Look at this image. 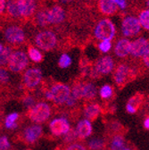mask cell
I'll return each mask as SVG.
<instances>
[{
  "instance_id": "1",
  "label": "cell",
  "mask_w": 149,
  "mask_h": 150,
  "mask_svg": "<svg viewBox=\"0 0 149 150\" xmlns=\"http://www.w3.org/2000/svg\"><path fill=\"white\" fill-rule=\"evenodd\" d=\"M71 90L69 86L63 83H56L51 87L50 90L45 93L47 100H52L57 105L65 104L71 96Z\"/></svg>"
},
{
  "instance_id": "2",
  "label": "cell",
  "mask_w": 149,
  "mask_h": 150,
  "mask_svg": "<svg viewBox=\"0 0 149 150\" xmlns=\"http://www.w3.org/2000/svg\"><path fill=\"white\" fill-rule=\"evenodd\" d=\"M95 36L99 40H112L116 33V28L114 23L110 19H102L100 20L94 30Z\"/></svg>"
},
{
  "instance_id": "3",
  "label": "cell",
  "mask_w": 149,
  "mask_h": 150,
  "mask_svg": "<svg viewBox=\"0 0 149 150\" xmlns=\"http://www.w3.org/2000/svg\"><path fill=\"white\" fill-rule=\"evenodd\" d=\"M97 93V88L94 84L89 82H79L73 86L71 94L77 99H93L96 98Z\"/></svg>"
},
{
  "instance_id": "4",
  "label": "cell",
  "mask_w": 149,
  "mask_h": 150,
  "mask_svg": "<svg viewBox=\"0 0 149 150\" xmlns=\"http://www.w3.org/2000/svg\"><path fill=\"white\" fill-rule=\"evenodd\" d=\"M51 115V107L47 103H38L29 111V118L36 122L41 123L46 122Z\"/></svg>"
},
{
  "instance_id": "5",
  "label": "cell",
  "mask_w": 149,
  "mask_h": 150,
  "mask_svg": "<svg viewBox=\"0 0 149 150\" xmlns=\"http://www.w3.org/2000/svg\"><path fill=\"white\" fill-rule=\"evenodd\" d=\"M35 43L39 48L44 51H51L57 44V38L56 35L50 30H43L37 34Z\"/></svg>"
},
{
  "instance_id": "6",
  "label": "cell",
  "mask_w": 149,
  "mask_h": 150,
  "mask_svg": "<svg viewBox=\"0 0 149 150\" xmlns=\"http://www.w3.org/2000/svg\"><path fill=\"white\" fill-rule=\"evenodd\" d=\"M29 64V57L23 51L13 52L9 63L8 68L11 71L20 72L23 71Z\"/></svg>"
},
{
  "instance_id": "7",
  "label": "cell",
  "mask_w": 149,
  "mask_h": 150,
  "mask_svg": "<svg viewBox=\"0 0 149 150\" xmlns=\"http://www.w3.org/2000/svg\"><path fill=\"white\" fill-rule=\"evenodd\" d=\"M141 27L142 26L138 18L134 16H127L122 21L121 31L122 34L126 37H133L139 33Z\"/></svg>"
},
{
  "instance_id": "8",
  "label": "cell",
  "mask_w": 149,
  "mask_h": 150,
  "mask_svg": "<svg viewBox=\"0 0 149 150\" xmlns=\"http://www.w3.org/2000/svg\"><path fill=\"white\" fill-rule=\"evenodd\" d=\"M49 129L53 135L59 137L62 135H66L71 130V126L65 118L61 117L52 120V122L49 123Z\"/></svg>"
},
{
  "instance_id": "9",
  "label": "cell",
  "mask_w": 149,
  "mask_h": 150,
  "mask_svg": "<svg viewBox=\"0 0 149 150\" xmlns=\"http://www.w3.org/2000/svg\"><path fill=\"white\" fill-rule=\"evenodd\" d=\"M42 79V72L38 68H30L27 70L23 76L24 85L28 88H34L38 86Z\"/></svg>"
},
{
  "instance_id": "10",
  "label": "cell",
  "mask_w": 149,
  "mask_h": 150,
  "mask_svg": "<svg viewBox=\"0 0 149 150\" xmlns=\"http://www.w3.org/2000/svg\"><path fill=\"white\" fill-rule=\"evenodd\" d=\"M6 40L11 44H22L25 40L23 30L19 26H10L5 32Z\"/></svg>"
},
{
  "instance_id": "11",
  "label": "cell",
  "mask_w": 149,
  "mask_h": 150,
  "mask_svg": "<svg viewBox=\"0 0 149 150\" xmlns=\"http://www.w3.org/2000/svg\"><path fill=\"white\" fill-rule=\"evenodd\" d=\"M130 78H133L132 71L126 64H120L115 69L114 74V79L115 83L119 87H122L124 84H126L129 79Z\"/></svg>"
},
{
  "instance_id": "12",
  "label": "cell",
  "mask_w": 149,
  "mask_h": 150,
  "mask_svg": "<svg viewBox=\"0 0 149 150\" xmlns=\"http://www.w3.org/2000/svg\"><path fill=\"white\" fill-rule=\"evenodd\" d=\"M43 129L40 125H30L25 128L23 133V138L27 143H34L42 136Z\"/></svg>"
},
{
  "instance_id": "13",
  "label": "cell",
  "mask_w": 149,
  "mask_h": 150,
  "mask_svg": "<svg viewBox=\"0 0 149 150\" xmlns=\"http://www.w3.org/2000/svg\"><path fill=\"white\" fill-rule=\"evenodd\" d=\"M149 48V40L145 38H138L133 42H131V51L130 54L134 57H141L145 51Z\"/></svg>"
},
{
  "instance_id": "14",
  "label": "cell",
  "mask_w": 149,
  "mask_h": 150,
  "mask_svg": "<svg viewBox=\"0 0 149 150\" xmlns=\"http://www.w3.org/2000/svg\"><path fill=\"white\" fill-rule=\"evenodd\" d=\"M114 62L113 58L109 55H105L101 57L96 63V71L99 74H109L112 71L114 70Z\"/></svg>"
},
{
  "instance_id": "15",
  "label": "cell",
  "mask_w": 149,
  "mask_h": 150,
  "mask_svg": "<svg viewBox=\"0 0 149 150\" xmlns=\"http://www.w3.org/2000/svg\"><path fill=\"white\" fill-rule=\"evenodd\" d=\"M22 17L30 18L37 9V0H18Z\"/></svg>"
},
{
  "instance_id": "16",
  "label": "cell",
  "mask_w": 149,
  "mask_h": 150,
  "mask_svg": "<svg viewBox=\"0 0 149 150\" xmlns=\"http://www.w3.org/2000/svg\"><path fill=\"white\" fill-rule=\"evenodd\" d=\"M92 131L93 129L91 122L88 119L81 120L76 126V132L78 134V138H80L81 139L88 138L92 134Z\"/></svg>"
},
{
  "instance_id": "17",
  "label": "cell",
  "mask_w": 149,
  "mask_h": 150,
  "mask_svg": "<svg viewBox=\"0 0 149 150\" xmlns=\"http://www.w3.org/2000/svg\"><path fill=\"white\" fill-rule=\"evenodd\" d=\"M50 24H59L64 22L65 12L60 6H54L48 10Z\"/></svg>"
},
{
  "instance_id": "18",
  "label": "cell",
  "mask_w": 149,
  "mask_h": 150,
  "mask_svg": "<svg viewBox=\"0 0 149 150\" xmlns=\"http://www.w3.org/2000/svg\"><path fill=\"white\" fill-rule=\"evenodd\" d=\"M131 51V42L127 39L118 40L114 47V53L118 57H126Z\"/></svg>"
},
{
  "instance_id": "19",
  "label": "cell",
  "mask_w": 149,
  "mask_h": 150,
  "mask_svg": "<svg viewBox=\"0 0 149 150\" xmlns=\"http://www.w3.org/2000/svg\"><path fill=\"white\" fill-rule=\"evenodd\" d=\"M98 7L100 12L105 15H113L118 9L114 0H98Z\"/></svg>"
},
{
  "instance_id": "20",
  "label": "cell",
  "mask_w": 149,
  "mask_h": 150,
  "mask_svg": "<svg viewBox=\"0 0 149 150\" xmlns=\"http://www.w3.org/2000/svg\"><path fill=\"white\" fill-rule=\"evenodd\" d=\"M100 110L101 107L98 104H89L84 109V115L88 121H95L99 115Z\"/></svg>"
},
{
  "instance_id": "21",
  "label": "cell",
  "mask_w": 149,
  "mask_h": 150,
  "mask_svg": "<svg viewBox=\"0 0 149 150\" xmlns=\"http://www.w3.org/2000/svg\"><path fill=\"white\" fill-rule=\"evenodd\" d=\"M143 100V97L140 94H137V95L130 98L126 105V110L129 114H135L138 111V107L140 106Z\"/></svg>"
},
{
  "instance_id": "22",
  "label": "cell",
  "mask_w": 149,
  "mask_h": 150,
  "mask_svg": "<svg viewBox=\"0 0 149 150\" xmlns=\"http://www.w3.org/2000/svg\"><path fill=\"white\" fill-rule=\"evenodd\" d=\"M7 13L13 18H20L22 17L18 0H8L6 4Z\"/></svg>"
},
{
  "instance_id": "23",
  "label": "cell",
  "mask_w": 149,
  "mask_h": 150,
  "mask_svg": "<svg viewBox=\"0 0 149 150\" xmlns=\"http://www.w3.org/2000/svg\"><path fill=\"white\" fill-rule=\"evenodd\" d=\"M36 23L40 26H47L50 24L49 21V13L47 9H41L36 13Z\"/></svg>"
},
{
  "instance_id": "24",
  "label": "cell",
  "mask_w": 149,
  "mask_h": 150,
  "mask_svg": "<svg viewBox=\"0 0 149 150\" xmlns=\"http://www.w3.org/2000/svg\"><path fill=\"white\" fill-rule=\"evenodd\" d=\"M125 148V141L122 136L116 135L112 139L110 150H123Z\"/></svg>"
},
{
  "instance_id": "25",
  "label": "cell",
  "mask_w": 149,
  "mask_h": 150,
  "mask_svg": "<svg viewBox=\"0 0 149 150\" xmlns=\"http://www.w3.org/2000/svg\"><path fill=\"white\" fill-rule=\"evenodd\" d=\"M12 54H13V51L10 47H6L3 48V50L0 52V66L8 65Z\"/></svg>"
},
{
  "instance_id": "26",
  "label": "cell",
  "mask_w": 149,
  "mask_h": 150,
  "mask_svg": "<svg viewBox=\"0 0 149 150\" xmlns=\"http://www.w3.org/2000/svg\"><path fill=\"white\" fill-rule=\"evenodd\" d=\"M29 57L34 62V63H40L43 60V55L40 53V51L34 47H30L28 49Z\"/></svg>"
},
{
  "instance_id": "27",
  "label": "cell",
  "mask_w": 149,
  "mask_h": 150,
  "mask_svg": "<svg viewBox=\"0 0 149 150\" xmlns=\"http://www.w3.org/2000/svg\"><path fill=\"white\" fill-rule=\"evenodd\" d=\"M138 20L140 22L141 26L146 30H149V9L143 10L138 16Z\"/></svg>"
},
{
  "instance_id": "28",
  "label": "cell",
  "mask_w": 149,
  "mask_h": 150,
  "mask_svg": "<svg viewBox=\"0 0 149 150\" xmlns=\"http://www.w3.org/2000/svg\"><path fill=\"white\" fill-rule=\"evenodd\" d=\"M19 117V115L17 112H13V114H10L6 118V127L7 129H15L17 127L16 124V121Z\"/></svg>"
},
{
  "instance_id": "29",
  "label": "cell",
  "mask_w": 149,
  "mask_h": 150,
  "mask_svg": "<svg viewBox=\"0 0 149 150\" xmlns=\"http://www.w3.org/2000/svg\"><path fill=\"white\" fill-rule=\"evenodd\" d=\"M99 94L103 99H108L113 95V88L108 84H105L100 88Z\"/></svg>"
},
{
  "instance_id": "30",
  "label": "cell",
  "mask_w": 149,
  "mask_h": 150,
  "mask_svg": "<svg viewBox=\"0 0 149 150\" xmlns=\"http://www.w3.org/2000/svg\"><path fill=\"white\" fill-rule=\"evenodd\" d=\"M88 146L90 150H101L105 146V142L100 139H93L88 142Z\"/></svg>"
},
{
  "instance_id": "31",
  "label": "cell",
  "mask_w": 149,
  "mask_h": 150,
  "mask_svg": "<svg viewBox=\"0 0 149 150\" xmlns=\"http://www.w3.org/2000/svg\"><path fill=\"white\" fill-rule=\"evenodd\" d=\"M58 64L61 68H67L71 64V58L67 54H63L59 59Z\"/></svg>"
},
{
  "instance_id": "32",
  "label": "cell",
  "mask_w": 149,
  "mask_h": 150,
  "mask_svg": "<svg viewBox=\"0 0 149 150\" xmlns=\"http://www.w3.org/2000/svg\"><path fill=\"white\" fill-rule=\"evenodd\" d=\"M98 48L103 53L109 52L111 50V48H112V42H111V40H102L99 43V45H98Z\"/></svg>"
},
{
  "instance_id": "33",
  "label": "cell",
  "mask_w": 149,
  "mask_h": 150,
  "mask_svg": "<svg viewBox=\"0 0 149 150\" xmlns=\"http://www.w3.org/2000/svg\"><path fill=\"white\" fill-rule=\"evenodd\" d=\"M10 147V142L6 136L0 137V150H7Z\"/></svg>"
},
{
  "instance_id": "34",
  "label": "cell",
  "mask_w": 149,
  "mask_h": 150,
  "mask_svg": "<svg viewBox=\"0 0 149 150\" xmlns=\"http://www.w3.org/2000/svg\"><path fill=\"white\" fill-rule=\"evenodd\" d=\"M78 138V134L76 132V129H71L65 135V141L66 142H71L73 140H75Z\"/></svg>"
},
{
  "instance_id": "35",
  "label": "cell",
  "mask_w": 149,
  "mask_h": 150,
  "mask_svg": "<svg viewBox=\"0 0 149 150\" xmlns=\"http://www.w3.org/2000/svg\"><path fill=\"white\" fill-rule=\"evenodd\" d=\"M9 81V75L8 72L3 69V68H0V82L2 83H6Z\"/></svg>"
},
{
  "instance_id": "36",
  "label": "cell",
  "mask_w": 149,
  "mask_h": 150,
  "mask_svg": "<svg viewBox=\"0 0 149 150\" xmlns=\"http://www.w3.org/2000/svg\"><path fill=\"white\" fill-rule=\"evenodd\" d=\"M65 150H87V148L83 145H81V144L75 143V144L70 145Z\"/></svg>"
},
{
  "instance_id": "37",
  "label": "cell",
  "mask_w": 149,
  "mask_h": 150,
  "mask_svg": "<svg viewBox=\"0 0 149 150\" xmlns=\"http://www.w3.org/2000/svg\"><path fill=\"white\" fill-rule=\"evenodd\" d=\"M142 58H143V63L144 64L149 68V48L145 51V53L144 54V55L142 56Z\"/></svg>"
},
{
  "instance_id": "38",
  "label": "cell",
  "mask_w": 149,
  "mask_h": 150,
  "mask_svg": "<svg viewBox=\"0 0 149 150\" xmlns=\"http://www.w3.org/2000/svg\"><path fill=\"white\" fill-rule=\"evenodd\" d=\"M23 102H24L25 105L28 106V107H32V106L35 105H34V99H33L32 98H30V97H27V98L23 100Z\"/></svg>"
},
{
  "instance_id": "39",
  "label": "cell",
  "mask_w": 149,
  "mask_h": 150,
  "mask_svg": "<svg viewBox=\"0 0 149 150\" xmlns=\"http://www.w3.org/2000/svg\"><path fill=\"white\" fill-rule=\"evenodd\" d=\"M114 3L116 4V6L121 9L126 8L127 6V3H126V0H114Z\"/></svg>"
},
{
  "instance_id": "40",
  "label": "cell",
  "mask_w": 149,
  "mask_h": 150,
  "mask_svg": "<svg viewBox=\"0 0 149 150\" xmlns=\"http://www.w3.org/2000/svg\"><path fill=\"white\" fill-rule=\"evenodd\" d=\"M77 98H74L72 95H71V96H70V98H68V100L66 101V105H69V106H72V105H75L76 104V102H77Z\"/></svg>"
},
{
  "instance_id": "41",
  "label": "cell",
  "mask_w": 149,
  "mask_h": 150,
  "mask_svg": "<svg viewBox=\"0 0 149 150\" xmlns=\"http://www.w3.org/2000/svg\"><path fill=\"white\" fill-rule=\"evenodd\" d=\"M6 7V0H0V14H2Z\"/></svg>"
},
{
  "instance_id": "42",
  "label": "cell",
  "mask_w": 149,
  "mask_h": 150,
  "mask_svg": "<svg viewBox=\"0 0 149 150\" xmlns=\"http://www.w3.org/2000/svg\"><path fill=\"white\" fill-rule=\"evenodd\" d=\"M144 127L146 129H149V116L145 120V122H144Z\"/></svg>"
},
{
  "instance_id": "43",
  "label": "cell",
  "mask_w": 149,
  "mask_h": 150,
  "mask_svg": "<svg viewBox=\"0 0 149 150\" xmlns=\"http://www.w3.org/2000/svg\"><path fill=\"white\" fill-rule=\"evenodd\" d=\"M71 1H72V0H62V2H64V3H68Z\"/></svg>"
},
{
  "instance_id": "44",
  "label": "cell",
  "mask_w": 149,
  "mask_h": 150,
  "mask_svg": "<svg viewBox=\"0 0 149 150\" xmlns=\"http://www.w3.org/2000/svg\"><path fill=\"white\" fill-rule=\"evenodd\" d=\"M3 48H4L3 46H2V45H0V52H1V51L3 50Z\"/></svg>"
},
{
  "instance_id": "45",
  "label": "cell",
  "mask_w": 149,
  "mask_h": 150,
  "mask_svg": "<svg viewBox=\"0 0 149 150\" xmlns=\"http://www.w3.org/2000/svg\"><path fill=\"white\" fill-rule=\"evenodd\" d=\"M146 6L149 7V0H146Z\"/></svg>"
},
{
  "instance_id": "46",
  "label": "cell",
  "mask_w": 149,
  "mask_h": 150,
  "mask_svg": "<svg viewBox=\"0 0 149 150\" xmlns=\"http://www.w3.org/2000/svg\"><path fill=\"white\" fill-rule=\"evenodd\" d=\"M123 150H131V149H130V148H129V147H125Z\"/></svg>"
},
{
  "instance_id": "47",
  "label": "cell",
  "mask_w": 149,
  "mask_h": 150,
  "mask_svg": "<svg viewBox=\"0 0 149 150\" xmlns=\"http://www.w3.org/2000/svg\"><path fill=\"white\" fill-rule=\"evenodd\" d=\"M101 150H104V149H101Z\"/></svg>"
},
{
  "instance_id": "48",
  "label": "cell",
  "mask_w": 149,
  "mask_h": 150,
  "mask_svg": "<svg viewBox=\"0 0 149 150\" xmlns=\"http://www.w3.org/2000/svg\"><path fill=\"white\" fill-rule=\"evenodd\" d=\"M28 150H30V149H28Z\"/></svg>"
}]
</instances>
